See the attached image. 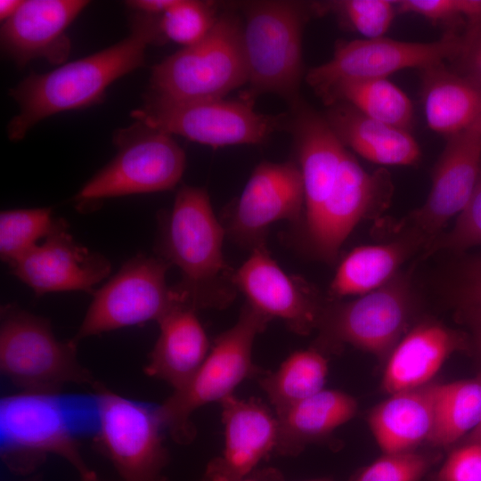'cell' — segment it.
Masks as SVG:
<instances>
[{"instance_id":"1","label":"cell","mask_w":481,"mask_h":481,"mask_svg":"<svg viewBox=\"0 0 481 481\" xmlns=\"http://www.w3.org/2000/svg\"><path fill=\"white\" fill-rule=\"evenodd\" d=\"M159 18L135 12L129 35L118 43L52 71L31 72L10 89L20 112L8 125L9 139H23L35 125L52 115L102 102L110 84L144 64L150 45L164 41Z\"/></svg>"},{"instance_id":"2","label":"cell","mask_w":481,"mask_h":481,"mask_svg":"<svg viewBox=\"0 0 481 481\" xmlns=\"http://www.w3.org/2000/svg\"><path fill=\"white\" fill-rule=\"evenodd\" d=\"M0 426L1 456L12 471L30 474L53 453L82 475L89 469L78 441L98 434L99 395L23 391L1 400Z\"/></svg>"},{"instance_id":"3","label":"cell","mask_w":481,"mask_h":481,"mask_svg":"<svg viewBox=\"0 0 481 481\" xmlns=\"http://www.w3.org/2000/svg\"><path fill=\"white\" fill-rule=\"evenodd\" d=\"M225 234L202 187L180 188L161 219L157 256L179 269L181 280L173 288L196 311L223 309L236 297L234 270L223 253Z\"/></svg>"},{"instance_id":"4","label":"cell","mask_w":481,"mask_h":481,"mask_svg":"<svg viewBox=\"0 0 481 481\" xmlns=\"http://www.w3.org/2000/svg\"><path fill=\"white\" fill-rule=\"evenodd\" d=\"M247 82L242 20L223 12L202 39L152 67L145 98L167 102L219 99Z\"/></svg>"},{"instance_id":"5","label":"cell","mask_w":481,"mask_h":481,"mask_svg":"<svg viewBox=\"0 0 481 481\" xmlns=\"http://www.w3.org/2000/svg\"><path fill=\"white\" fill-rule=\"evenodd\" d=\"M308 11L299 2L252 1L243 6L242 43L248 71L245 97L272 94L290 107L299 101L303 31Z\"/></svg>"},{"instance_id":"6","label":"cell","mask_w":481,"mask_h":481,"mask_svg":"<svg viewBox=\"0 0 481 481\" xmlns=\"http://www.w3.org/2000/svg\"><path fill=\"white\" fill-rule=\"evenodd\" d=\"M271 320L245 303L235 324L216 338L193 377L159 406L166 430L175 442L188 444L195 436L191 422L195 410L220 403L246 379L265 374L252 361V347Z\"/></svg>"},{"instance_id":"7","label":"cell","mask_w":481,"mask_h":481,"mask_svg":"<svg viewBox=\"0 0 481 481\" xmlns=\"http://www.w3.org/2000/svg\"><path fill=\"white\" fill-rule=\"evenodd\" d=\"M72 339L58 340L48 320L13 305L1 311L0 369L26 392H60L69 383H100L77 358Z\"/></svg>"},{"instance_id":"8","label":"cell","mask_w":481,"mask_h":481,"mask_svg":"<svg viewBox=\"0 0 481 481\" xmlns=\"http://www.w3.org/2000/svg\"><path fill=\"white\" fill-rule=\"evenodd\" d=\"M117 155L75 195L82 204L173 189L185 169L183 150L171 135L142 122L116 132Z\"/></svg>"},{"instance_id":"9","label":"cell","mask_w":481,"mask_h":481,"mask_svg":"<svg viewBox=\"0 0 481 481\" xmlns=\"http://www.w3.org/2000/svg\"><path fill=\"white\" fill-rule=\"evenodd\" d=\"M131 116L156 130L213 148L261 143L285 119L257 111L254 100L245 96L182 102L145 98Z\"/></svg>"},{"instance_id":"10","label":"cell","mask_w":481,"mask_h":481,"mask_svg":"<svg viewBox=\"0 0 481 481\" xmlns=\"http://www.w3.org/2000/svg\"><path fill=\"white\" fill-rule=\"evenodd\" d=\"M170 264L159 256L137 255L126 262L100 289L72 339L117 329L157 322L174 307L185 305L167 282ZM186 306V305H185Z\"/></svg>"},{"instance_id":"11","label":"cell","mask_w":481,"mask_h":481,"mask_svg":"<svg viewBox=\"0 0 481 481\" xmlns=\"http://www.w3.org/2000/svg\"><path fill=\"white\" fill-rule=\"evenodd\" d=\"M100 400L97 439L122 481H167L166 430L159 406L95 388Z\"/></svg>"},{"instance_id":"12","label":"cell","mask_w":481,"mask_h":481,"mask_svg":"<svg viewBox=\"0 0 481 481\" xmlns=\"http://www.w3.org/2000/svg\"><path fill=\"white\" fill-rule=\"evenodd\" d=\"M463 38L453 32L434 42L419 43L387 37L338 43L332 57L311 68L306 80L322 98L336 85L350 80L387 78L405 69H426L462 54Z\"/></svg>"},{"instance_id":"13","label":"cell","mask_w":481,"mask_h":481,"mask_svg":"<svg viewBox=\"0 0 481 481\" xmlns=\"http://www.w3.org/2000/svg\"><path fill=\"white\" fill-rule=\"evenodd\" d=\"M412 310L407 281L398 276L358 298L322 310L326 337L347 343L386 362L404 337Z\"/></svg>"},{"instance_id":"14","label":"cell","mask_w":481,"mask_h":481,"mask_svg":"<svg viewBox=\"0 0 481 481\" xmlns=\"http://www.w3.org/2000/svg\"><path fill=\"white\" fill-rule=\"evenodd\" d=\"M391 192L386 170L368 173L346 151L330 196L315 218L305 224L311 249L325 261H333L357 224L382 211Z\"/></svg>"},{"instance_id":"15","label":"cell","mask_w":481,"mask_h":481,"mask_svg":"<svg viewBox=\"0 0 481 481\" xmlns=\"http://www.w3.org/2000/svg\"><path fill=\"white\" fill-rule=\"evenodd\" d=\"M304 209V185L298 163L263 161L253 170L223 225L232 240L251 250L265 243L273 223L297 222Z\"/></svg>"},{"instance_id":"16","label":"cell","mask_w":481,"mask_h":481,"mask_svg":"<svg viewBox=\"0 0 481 481\" xmlns=\"http://www.w3.org/2000/svg\"><path fill=\"white\" fill-rule=\"evenodd\" d=\"M233 282L249 305L271 319L283 321L294 333L307 335L318 326L323 308L317 291L303 278L285 273L266 243L251 249L234 271Z\"/></svg>"},{"instance_id":"17","label":"cell","mask_w":481,"mask_h":481,"mask_svg":"<svg viewBox=\"0 0 481 481\" xmlns=\"http://www.w3.org/2000/svg\"><path fill=\"white\" fill-rule=\"evenodd\" d=\"M9 266L38 296L62 291L93 293L94 287L111 270L104 256L74 240L62 218L41 243Z\"/></svg>"},{"instance_id":"18","label":"cell","mask_w":481,"mask_h":481,"mask_svg":"<svg viewBox=\"0 0 481 481\" xmlns=\"http://www.w3.org/2000/svg\"><path fill=\"white\" fill-rule=\"evenodd\" d=\"M481 174V132L473 125L448 137L436 163L430 192L409 220L425 242L433 238L470 200Z\"/></svg>"},{"instance_id":"19","label":"cell","mask_w":481,"mask_h":481,"mask_svg":"<svg viewBox=\"0 0 481 481\" xmlns=\"http://www.w3.org/2000/svg\"><path fill=\"white\" fill-rule=\"evenodd\" d=\"M224 445L208 464L200 481H237L256 470L259 462L275 450L276 415L259 400L231 395L220 402Z\"/></svg>"},{"instance_id":"20","label":"cell","mask_w":481,"mask_h":481,"mask_svg":"<svg viewBox=\"0 0 481 481\" xmlns=\"http://www.w3.org/2000/svg\"><path fill=\"white\" fill-rule=\"evenodd\" d=\"M86 0H28L2 23L3 53L20 68L44 58L58 65L69 56V26L88 4Z\"/></svg>"},{"instance_id":"21","label":"cell","mask_w":481,"mask_h":481,"mask_svg":"<svg viewBox=\"0 0 481 481\" xmlns=\"http://www.w3.org/2000/svg\"><path fill=\"white\" fill-rule=\"evenodd\" d=\"M289 119L297 163L305 192V224L312 222L330 196L346 151L324 116L299 102Z\"/></svg>"},{"instance_id":"22","label":"cell","mask_w":481,"mask_h":481,"mask_svg":"<svg viewBox=\"0 0 481 481\" xmlns=\"http://www.w3.org/2000/svg\"><path fill=\"white\" fill-rule=\"evenodd\" d=\"M466 346L463 335L440 323L426 322L415 326L386 361L382 389L391 395L431 383L446 359Z\"/></svg>"},{"instance_id":"23","label":"cell","mask_w":481,"mask_h":481,"mask_svg":"<svg viewBox=\"0 0 481 481\" xmlns=\"http://www.w3.org/2000/svg\"><path fill=\"white\" fill-rule=\"evenodd\" d=\"M158 323L159 335L144 371L175 391L199 370L209 352V341L196 310L188 306L174 307Z\"/></svg>"},{"instance_id":"24","label":"cell","mask_w":481,"mask_h":481,"mask_svg":"<svg viewBox=\"0 0 481 481\" xmlns=\"http://www.w3.org/2000/svg\"><path fill=\"white\" fill-rule=\"evenodd\" d=\"M439 384L391 394L370 412L367 420L383 453L415 450L432 434Z\"/></svg>"},{"instance_id":"25","label":"cell","mask_w":481,"mask_h":481,"mask_svg":"<svg viewBox=\"0 0 481 481\" xmlns=\"http://www.w3.org/2000/svg\"><path fill=\"white\" fill-rule=\"evenodd\" d=\"M328 107L324 117L338 138L365 159L395 166L419 162L420 149L408 130L373 119L347 103Z\"/></svg>"},{"instance_id":"26","label":"cell","mask_w":481,"mask_h":481,"mask_svg":"<svg viewBox=\"0 0 481 481\" xmlns=\"http://www.w3.org/2000/svg\"><path fill=\"white\" fill-rule=\"evenodd\" d=\"M356 400L334 389H322L276 416L278 438L275 451L298 455L307 444L327 437L349 421L357 412Z\"/></svg>"},{"instance_id":"27","label":"cell","mask_w":481,"mask_h":481,"mask_svg":"<svg viewBox=\"0 0 481 481\" xmlns=\"http://www.w3.org/2000/svg\"><path fill=\"white\" fill-rule=\"evenodd\" d=\"M422 100L429 128L448 137L472 126L481 117V87L443 64L423 69Z\"/></svg>"},{"instance_id":"28","label":"cell","mask_w":481,"mask_h":481,"mask_svg":"<svg viewBox=\"0 0 481 481\" xmlns=\"http://www.w3.org/2000/svg\"><path fill=\"white\" fill-rule=\"evenodd\" d=\"M425 243L415 233L388 244L354 249L342 260L330 283L333 298L364 295L375 290L396 274L397 269L414 249Z\"/></svg>"},{"instance_id":"29","label":"cell","mask_w":481,"mask_h":481,"mask_svg":"<svg viewBox=\"0 0 481 481\" xmlns=\"http://www.w3.org/2000/svg\"><path fill=\"white\" fill-rule=\"evenodd\" d=\"M321 99L328 106L347 103L373 119L406 130L413 118L410 98L387 78L345 81L333 86Z\"/></svg>"},{"instance_id":"30","label":"cell","mask_w":481,"mask_h":481,"mask_svg":"<svg viewBox=\"0 0 481 481\" xmlns=\"http://www.w3.org/2000/svg\"><path fill=\"white\" fill-rule=\"evenodd\" d=\"M328 361L316 349L296 351L273 372L260 377V386L278 416L324 389Z\"/></svg>"},{"instance_id":"31","label":"cell","mask_w":481,"mask_h":481,"mask_svg":"<svg viewBox=\"0 0 481 481\" xmlns=\"http://www.w3.org/2000/svg\"><path fill=\"white\" fill-rule=\"evenodd\" d=\"M481 422V375L439 384L435 423L428 444L436 448L454 444Z\"/></svg>"},{"instance_id":"32","label":"cell","mask_w":481,"mask_h":481,"mask_svg":"<svg viewBox=\"0 0 481 481\" xmlns=\"http://www.w3.org/2000/svg\"><path fill=\"white\" fill-rule=\"evenodd\" d=\"M50 208H19L0 214V256L10 265L45 240L58 225Z\"/></svg>"},{"instance_id":"33","label":"cell","mask_w":481,"mask_h":481,"mask_svg":"<svg viewBox=\"0 0 481 481\" xmlns=\"http://www.w3.org/2000/svg\"><path fill=\"white\" fill-rule=\"evenodd\" d=\"M218 16L215 2L176 0L159 16V25L164 40L173 41L184 47L202 39Z\"/></svg>"},{"instance_id":"34","label":"cell","mask_w":481,"mask_h":481,"mask_svg":"<svg viewBox=\"0 0 481 481\" xmlns=\"http://www.w3.org/2000/svg\"><path fill=\"white\" fill-rule=\"evenodd\" d=\"M312 6L317 13H335L345 25L366 39L382 37L397 12L395 1L389 0H338Z\"/></svg>"},{"instance_id":"35","label":"cell","mask_w":481,"mask_h":481,"mask_svg":"<svg viewBox=\"0 0 481 481\" xmlns=\"http://www.w3.org/2000/svg\"><path fill=\"white\" fill-rule=\"evenodd\" d=\"M437 460L436 453L416 450L383 453L348 481H420Z\"/></svg>"},{"instance_id":"36","label":"cell","mask_w":481,"mask_h":481,"mask_svg":"<svg viewBox=\"0 0 481 481\" xmlns=\"http://www.w3.org/2000/svg\"><path fill=\"white\" fill-rule=\"evenodd\" d=\"M395 4L397 12L417 14L434 24L465 18L469 25L467 34L481 33V0H401L395 1Z\"/></svg>"},{"instance_id":"37","label":"cell","mask_w":481,"mask_h":481,"mask_svg":"<svg viewBox=\"0 0 481 481\" xmlns=\"http://www.w3.org/2000/svg\"><path fill=\"white\" fill-rule=\"evenodd\" d=\"M481 245V174L477 187L453 228L430 244V251L442 249L463 250Z\"/></svg>"},{"instance_id":"38","label":"cell","mask_w":481,"mask_h":481,"mask_svg":"<svg viewBox=\"0 0 481 481\" xmlns=\"http://www.w3.org/2000/svg\"><path fill=\"white\" fill-rule=\"evenodd\" d=\"M434 481H481V443H463L454 448Z\"/></svg>"},{"instance_id":"39","label":"cell","mask_w":481,"mask_h":481,"mask_svg":"<svg viewBox=\"0 0 481 481\" xmlns=\"http://www.w3.org/2000/svg\"><path fill=\"white\" fill-rule=\"evenodd\" d=\"M464 310L481 313V272L469 269L467 280L460 289Z\"/></svg>"},{"instance_id":"40","label":"cell","mask_w":481,"mask_h":481,"mask_svg":"<svg viewBox=\"0 0 481 481\" xmlns=\"http://www.w3.org/2000/svg\"><path fill=\"white\" fill-rule=\"evenodd\" d=\"M176 0H130L126 4L135 12L160 16L167 12Z\"/></svg>"},{"instance_id":"41","label":"cell","mask_w":481,"mask_h":481,"mask_svg":"<svg viewBox=\"0 0 481 481\" xmlns=\"http://www.w3.org/2000/svg\"><path fill=\"white\" fill-rule=\"evenodd\" d=\"M466 57L468 75L466 76L481 87V38L463 54Z\"/></svg>"},{"instance_id":"42","label":"cell","mask_w":481,"mask_h":481,"mask_svg":"<svg viewBox=\"0 0 481 481\" xmlns=\"http://www.w3.org/2000/svg\"><path fill=\"white\" fill-rule=\"evenodd\" d=\"M237 481H285L282 474L276 469H256L250 475Z\"/></svg>"},{"instance_id":"43","label":"cell","mask_w":481,"mask_h":481,"mask_svg":"<svg viewBox=\"0 0 481 481\" xmlns=\"http://www.w3.org/2000/svg\"><path fill=\"white\" fill-rule=\"evenodd\" d=\"M466 318L473 330L475 346L481 360V313L464 310Z\"/></svg>"},{"instance_id":"44","label":"cell","mask_w":481,"mask_h":481,"mask_svg":"<svg viewBox=\"0 0 481 481\" xmlns=\"http://www.w3.org/2000/svg\"><path fill=\"white\" fill-rule=\"evenodd\" d=\"M24 3L23 0H1L0 20L3 22L12 18Z\"/></svg>"},{"instance_id":"45","label":"cell","mask_w":481,"mask_h":481,"mask_svg":"<svg viewBox=\"0 0 481 481\" xmlns=\"http://www.w3.org/2000/svg\"><path fill=\"white\" fill-rule=\"evenodd\" d=\"M463 443H481V422L464 437Z\"/></svg>"},{"instance_id":"46","label":"cell","mask_w":481,"mask_h":481,"mask_svg":"<svg viewBox=\"0 0 481 481\" xmlns=\"http://www.w3.org/2000/svg\"><path fill=\"white\" fill-rule=\"evenodd\" d=\"M80 476L81 481H101L97 475L93 471L88 469L86 472H85Z\"/></svg>"},{"instance_id":"47","label":"cell","mask_w":481,"mask_h":481,"mask_svg":"<svg viewBox=\"0 0 481 481\" xmlns=\"http://www.w3.org/2000/svg\"><path fill=\"white\" fill-rule=\"evenodd\" d=\"M471 269L481 272V259L477 261L472 266Z\"/></svg>"},{"instance_id":"48","label":"cell","mask_w":481,"mask_h":481,"mask_svg":"<svg viewBox=\"0 0 481 481\" xmlns=\"http://www.w3.org/2000/svg\"><path fill=\"white\" fill-rule=\"evenodd\" d=\"M22 481H42V477L40 476H34L29 478H26Z\"/></svg>"},{"instance_id":"49","label":"cell","mask_w":481,"mask_h":481,"mask_svg":"<svg viewBox=\"0 0 481 481\" xmlns=\"http://www.w3.org/2000/svg\"><path fill=\"white\" fill-rule=\"evenodd\" d=\"M474 126L481 132V117L478 118V120L474 124Z\"/></svg>"},{"instance_id":"50","label":"cell","mask_w":481,"mask_h":481,"mask_svg":"<svg viewBox=\"0 0 481 481\" xmlns=\"http://www.w3.org/2000/svg\"><path fill=\"white\" fill-rule=\"evenodd\" d=\"M306 481H333V480L326 479V478H319V479H311V480H306Z\"/></svg>"}]
</instances>
